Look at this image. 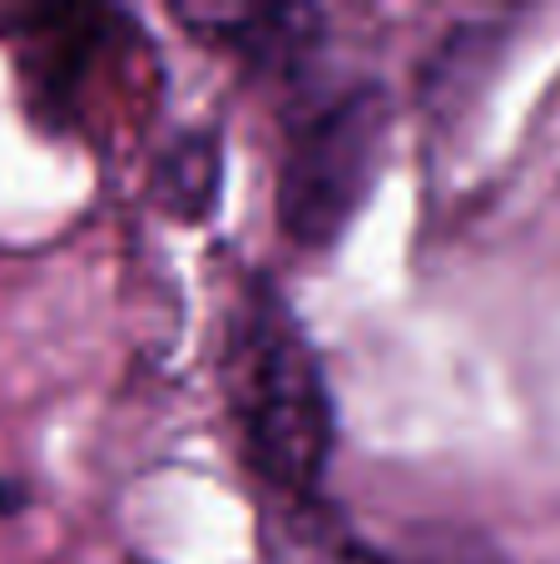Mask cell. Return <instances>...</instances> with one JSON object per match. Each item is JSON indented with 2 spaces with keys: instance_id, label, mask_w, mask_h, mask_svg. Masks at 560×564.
I'll use <instances>...</instances> for the list:
<instances>
[{
  "instance_id": "obj_2",
  "label": "cell",
  "mask_w": 560,
  "mask_h": 564,
  "mask_svg": "<svg viewBox=\"0 0 560 564\" xmlns=\"http://www.w3.org/2000/svg\"><path fill=\"white\" fill-rule=\"evenodd\" d=\"M392 134V95L377 79L327 89L288 119L278 164V224L303 253H327L347 238L377 188Z\"/></svg>"
},
{
  "instance_id": "obj_5",
  "label": "cell",
  "mask_w": 560,
  "mask_h": 564,
  "mask_svg": "<svg viewBox=\"0 0 560 564\" xmlns=\"http://www.w3.org/2000/svg\"><path fill=\"white\" fill-rule=\"evenodd\" d=\"M154 204L179 224L214 218L224 194V134L218 129H189L159 154L154 164Z\"/></svg>"
},
{
  "instance_id": "obj_4",
  "label": "cell",
  "mask_w": 560,
  "mask_h": 564,
  "mask_svg": "<svg viewBox=\"0 0 560 564\" xmlns=\"http://www.w3.org/2000/svg\"><path fill=\"white\" fill-rule=\"evenodd\" d=\"M179 25L214 45L234 50L254 75H298L323 45V15L308 6H258V10H174Z\"/></svg>"
},
{
  "instance_id": "obj_3",
  "label": "cell",
  "mask_w": 560,
  "mask_h": 564,
  "mask_svg": "<svg viewBox=\"0 0 560 564\" xmlns=\"http://www.w3.org/2000/svg\"><path fill=\"white\" fill-rule=\"evenodd\" d=\"M134 15L109 6H10L0 10V45L15 50L20 89L40 129L75 134L115 59L139 45Z\"/></svg>"
},
{
  "instance_id": "obj_1",
  "label": "cell",
  "mask_w": 560,
  "mask_h": 564,
  "mask_svg": "<svg viewBox=\"0 0 560 564\" xmlns=\"http://www.w3.org/2000/svg\"><path fill=\"white\" fill-rule=\"evenodd\" d=\"M224 391L244 466L278 500L313 510L337 451V406L313 337L268 278H248L228 312Z\"/></svg>"
},
{
  "instance_id": "obj_7",
  "label": "cell",
  "mask_w": 560,
  "mask_h": 564,
  "mask_svg": "<svg viewBox=\"0 0 560 564\" xmlns=\"http://www.w3.org/2000/svg\"><path fill=\"white\" fill-rule=\"evenodd\" d=\"M25 506V486H15V480H0V516H10V510Z\"/></svg>"
},
{
  "instance_id": "obj_6",
  "label": "cell",
  "mask_w": 560,
  "mask_h": 564,
  "mask_svg": "<svg viewBox=\"0 0 560 564\" xmlns=\"http://www.w3.org/2000/svg\"><path fill=\"white\" fill-rule=\"evenodd\" d=\"M402 564H506V560H502V550H492L486 540H472V535H462V540L437 535L432 550H412V555H407Z\"/></svg>"
}]
</instances>
